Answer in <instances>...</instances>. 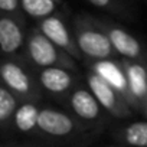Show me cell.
Listing matches in <instances>:
<instances>
[{
    "label": "cell",
    "mask_w": 147,
    "mask_h": 147,
    "mask_svg": "<svg viewBox=\"0 0 147 147\" xmlns=\"http://www.w3.org/2000/svg\"><path fill=\"white\" fill-rule=\"evenodd\" d=\"M72 30L84 59H117L120 58L107 32L90 15H77L72 19Z\"/></svg>",
    "instance_id": "6da1fadb"
},
{
    "label": "cell",
    "mask_w": 147,
    "mask_h": 147,
    "mask_svg": "<svg viewBox=\"0 0 147 147\" xmlns=\"http://www.w3.org/2000/svg\"><path fill=\"white\" fill-rule=\"evenodd\" d=\"M3 85L13 91L22 101H40L43 90L39 84L36 69L26 56H5L0 65Z\"/></svg>",
    "instance_id": "7a4b0ae2"
},
{
    "label": "cell",
    "mask_w": 147,
    "mask_h": 147,
    "mask_svg": "<svg viewBox=\"0 0 147 147\" xmlns=\"http://www.w3.org/2000/svg\"><path fill=\"white\" fill-rule=\"evenodd\" d=\"M25 56L35 69L46 66H63L80 72V61H77L72 55H69L66 51H63L55 42H52L39 29V26L33 28L28 35Z\"/></svg>",
    "instance_id": "3957f363"
},
{
    "label": "cell",
    "mask_w": 147,
    "mask_h": 147,
    "mask_svg": "<svg viewBox=\"0 0 147 147\" xmlns=\"http://www.w3.org/2000/svg\"><path fill=\"white\" fill-rule=\"evenodd\" d=\"M88 130L72 113H65L52 107H42L38 120V134L46 140L71 141L85 136Z\"/></svg>",
    "instance_id": "277c9868"
},
{
    "label": "cell",
    "mask_w": 147,
    "mask_h": 147,
    "mask_svg": "<svg viewBox=\"0 0 147 147\" xmlns=\"http://www.w3.org/2000/svg\"><path fill=\"white\" fill-rule=\"evenodd\" d=\"M69 111L88 130L94 131L107 121V111L88 85L80 82L66 98Z\"/></svg>",
    "instance_id": "5b68a950"
},
{
    "label": "cell",
    "mask_w": 147,
    "mask_h": 147,
    "mask_svg": "<svg viewBox=\"0 0 147 147\" xmlns=\"http://www.w3.org/2000/svg\"><path fill=\"white\" fill-rule=\"evenodd\" d=\"M85 82L105 108L108 115L115 118H128L134 114V108L128 104V101L95 71L87 68Z\"/></svg>",
    "instance_id": "8992f818"
},
{
    "label": "cell",
    "mask_w": 147,
    "mask_h": 147,
    "mask_svg": "<svg viewBox=\"0 0 147 147\" xmlns=\"http://www.w3.org/2000/svg\"><path fill=\"white\" fill-rule=\"evenodd\" d=\"M36 75L43 92L49 94L56 100H63L69 97L81 80L77 71L63 66H46L36 69Z\"/></svg>",
    "instance_id": "52a82bcc"
},
{
    "label": "cell",
    "mask_w": 147,
    "mask_h": 147,
    "mask_svg": "<svg viewBox=\"0 0 147 147\" xmlns=\"http://www.w3.org/2000/svg\"><path fill=\"white\" fill-rule=\"evenodd\" d=\"M95 20L110 36L120 58L147 62V46L138 38H136L127 29L121 28L114 22L104 20V19H95Z\"/></svg>",
    "instance_id": "ba28073f"
},
{
    "label": "cell",
    "mask_w": 147,
    "mask_h": 147,
    "mask_svg": "<svg viewBox=\"0 0 147 147\" xmlns=\"http://www.w3.org/2000/svg\"><path fill=\"white\" fill-rule=\"evenodd\" d=\"M38 26L59 48L66 51L77 61H80V62L84 61V56H82V53H81V51L77 45L74 30L66 25V22L63 20V18L61 15L55 13V15L45 18V19H40V20H38Z\"/></svg>",
    "instance_id": "9c48e42d"
},
{
    "label": "cell",
    "mask_w": 147,
    "mask_h": 147,
    "mask_svg": "<svg viewBox=\"0 0 147 147\" xmlns=\"http://www.w3.org/2000/svg\"><path fill=\"white\" fill-rule=\"evenodd\" d=\"M87 68L95 71L97 74L110 82L127 101L128 104L133 107V97H131V91H130V84H128V77L125 68L121 62V58L117 59H100V61H90V59H84Z\"/></svg>",
    "instance_id": "30bf717a"
},
{
    "label": "cell",
    "mask_w": 147,
    "mask_h": 147,
    "mask_svg": "<svg viewBox=\"0 0 147 147\" xmlns=\"http://www.w3.org/2000/svg\"><path fill=\"white\" fill-rule=\"evenodd\" d=\"M23 22L2 13L0 16V48L3 56H20L26 46V32Z\"/></svg>",
    "instance_id": "8fae6325"
},
{
    "label": "cell",
    "mask_w": 147,
    "mask_h": 147,
    "mask_svg": "<svg viewBox=\"0 0 147 147\" xmlns=\"http://www.w3.org/2000/svg\"><path fill=\"white\" fill-rule=\"evenodd\" d=\"M110 137L114 143L121 146L147 147V121H134L114 128Z\"/></svg>",
    "instance_id": "7c38bea8"
},
{
    "label": "cell",
    "mask_w": 147,
    "mask_h": 147,
    "mask_svg": "<svg viewBox=\"0 0 147 147\" xmlns=\"http://www.w3.org/2000/svg\"><path fill=\"white\" fill-rule=\"evenodd\" d=\"M40 108L42 107L39 101H22L15 115V131L25 136L38 134V120Z\"/></svg>",
    "instance_id": "4fadbf2b"
},
{
    "label": "cell",
    "mask_w": 147,
    "mask_h": 147,
    "mask_svg": "<svg viewBox=\"0 0 147 147\" xmlns=\"http://www.w3.org/2000/svg\"><path fill=\"white\" fill-rule=\"evenodd\" d=\"M20 102L22 100L2 84L0 87V128L5 137L10 133H15V115Z\"/></svg>",
    "instance_id": "5bb4252c"
},
{
    "label": "cell",
    "mask_w": 147,
    "mask_h": 147,
    "mask_svg": "<svg viewBox=\"0 0 147 147\" xmlns=\"http://www.w3.org/2000/svg\"><path fill=\"white\" fill-rule=\"evenodd\" d=\"M20 3L23 12L36 20L55 15L59 9V3L56 0H20Z\"/></svg>",
    "instance_id": "9a60e30c"
},
{
    "label": "cell",
    "mask_w": 147,
    "mask_h": 147,
    "mask_svg": "<svg viewBox=\"0 0 147 147\" xmlns=\"http://www.w3.org/2000/svg\"><path fill=\"white\" fill-rule=\"evenodd\" d=\"M88 3H91L92 6L107 10L113 15L121 16V18H130V12L128 9L124 6L123 0H87Z\"/></svg>",
    "instance_id": "2e32d148"
},
{
    "label": "cell",
    "mask_w": 147,
    "mask_h": 147,
    "mask_svg": "<svg viewBox=\"0 0 147 147\" xmlns=\"http://www.w3.org/2000/svg\"><path fill=\"white\" fill-rule=\"evenodd\" d=\"M0 10H2V13H5V15L13 16L18 20L26 23L25 16H23L25 12H23L20 0H0Z\"/></svg>",
    "instance_id": "e0dca14e"
},
{
    "label": "cell",
    "mask_w": 147,
    "mask_h": 147,
    "mask_svg": "<svg viewBox=\"0 0 147 147\" xmlns=\"http://www.w3.org/2000/svg\"><path fill=\"white\" fill-rule=\"evenodd\" d=\"M56 2H58V3H59V5H61V3H62V2H63V0H56Z\"/></svg>",
    "instance_id": "ac0fdd59"
}]
</instances>
